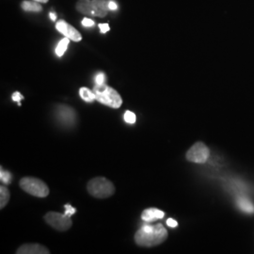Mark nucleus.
<instances>
[{
    "mask_svg": "<svg viewBox=\"0 0 254 254\" xmlns=\"http://www.w3.org/2000/svg\"><path fill=\"white\" fill-rule=\"evenodd\" d=\"M168 237V232L162 224L144 225L136 231L134 239L137 246L153 248L162 244Z\"/></svg>",
    "mask_w": 254,
    "mask_h": 254,
    "instance_id": "1",
    "label": "nucleus"
},
{
    "mask_svg": "<svg viewBox=\"0 0 254 254\" xmlns=\"http://www.w3.org/2000/svg\"><path fill=\"white\" fill-rule=\"evenodd\" d=\"M96 101L111 109H119L123 105V99L118 91L106 84L95 85L93 88Z\"/></svg>",
    "mask_w": 254,
    "mask_h": 254,
    "instance_id": "2",
    "label": "nucleus"
},
{
    "mask_svg": "<svg viewBox=\"0 0 254 254\" xmlns=\"http://www.w3.org/2000/svg\"><path fill=\"white\" fill-rule=\"evenodd\" d=\"M87 190L94 198L107 199L114 194L115 187L105 177H95L88 183Z\"/></svg>",
    "mask_w": 254,
    "mask_h": 254,
    "instance_id": "3",
    "label": "nucleus"
},
{
    "mask_svg": "<svg viewBox=\"0 0 254 254\" xmlns=\"http://www.w3.org/2000/svg\"><path fill=\"white\" fill-rule=\"evenodd\" d=\"M20 188L28 194L38 197L46 198L49 195V188L46 183L34 177H24L19 183Z\"/></svg>",
    "mask_w": 254,
    "mask_h": 254,
    "instance_id": "4",
    "label": "nucleus"
},
{
    "mask_svg": "<svg viewBox=\"0 0 254 254\" xmlns=\"http://www.w3.org/2000/svg\"><path fill=\"white\" fill-rule=\"evenodd\" d=\"M44 218L47 224L60 232L68 231L73 226L72 219L65 214H61L58 212H48Z\"/></svg>",
    "mask_w": 254,
    "mask_h": 254,
    "instance_id": "5",
    "label": "nucleus"
},
{
    "mask_svg": "<svg viewBox=\"0 0 254 254\" xmlns=\"http://www.w3.org/2000/svg\"><path fill=\"white\" fill-rule=\"evenodd\" d=\"M210 151L208 147L203 142H196L191 146L190 149L187 152L186 157L190 162L193 163H205L208 160Z\"/></svg>",
    "mask_w": 254,
    "mask_h": 254,
    "instance_id": "6",
    "label": "nucleus"
},
{
    "mask_svg": "<svg viewBox=\"0 0 254 254\" xmlns=\"http://www.w3.org/2000/svg\"><path fill=\"white\" fill-rule=\"evenodd\" d=\"M56 117L64 127H73L76 122V112L69 106L59 105L56 109Z\"/></svg>",
    "mask_w": 254,
    "mask_h": 254,
    "instance_id": "7",
    "label": "nucleus"
},
{
    "mask_svg": "<svg viewBox=\"0 0 254 254\" xmlns=\"http://www.w3.org/2000/svg\"><path fill=\"white\" fill-rule=\"evenodd\" d=\"M56 28L62 33L64 36L69 38L70 40H72L73 42H80L82 40L81 34L78 32V30H76L73 26L69 25L67 22H65L64 20H60L57 25Z\"/></svg>",
    "mask_w": 254,
    "mask_h": 254,
    "instance_id": "8",
    "label": "nucleus"
},
{
    "mask_svg": "<svg viewBox=\"0 0 254 254\" xmlns=\"http://www.w3.org/2000/svg\"><path fill=\"white\" fill-rule=\"evenodd\" d=\"M17 254H49L50 251L45 246L40 245L38 243L24 244L19 247L16 251Z\"/></svg>",
    "mask_w": 254,
    "mask_h": 254,
    "instance_id": "9",
    "label": "nucleus"
},
{
    "mask_svg": "<svg viewBox=\"0 0 254 254\" xmlns=\"http://www.w3.org/2000/svg\"><path fill=\"white\" fill-rule=\"evenodd\" d=\"M94 16L97 17H105L109 12V1L107 0H91Z\"/></svg>",
    "mask_w": 254,
    "mask_h": 254,
    "instance_id": "10",
    "label": "nucleus"
},
{
    "mask_svg": "<svg viewBox=\"0 0 254 254\" xmlns=\"http://www.w3.org/2000/svg\"><path fill=\"white\" fill-rule=\"evenodd\" d=\"M165 213L163 211L157 208H147L141 214V219L146 222H153L156 219L164 218Z\"/></svg>",
    "mask_w": 254,
    "mask_h": 254,
    "instance_id": "11",
    "label": "nucleus"
},
{
    "mask_svg": "<svg viewBox=\"0 0 254 254\" xmlns=\"http://www.w3.org/2000/svg\"><path fill=\"white\" fill-rule=\"evenodd\" d=\"M76 9L85 15L94 16V10L91 0H78L76 3Z\"/></svg>",
    "mask_w": 254,
    "mask_h": 254,
    "instance_id": "12",
    "label": "nucleus"
},
{
    "mask_svg": "<svg viewBox=\"0 0 254 254\" xmlns=\"http://www.w3.org/2000/svg\"><path fill=\"white\" fill-rule=\"evenodd\" d=\"M237 206L241 209L243 212L248 213V214H254V204L250 200H248L247 198L243 197H239L236 200Z\"/></svg>",
    "mask_w": 254,
    "mask_h": 254,
    "instance_id": "13",
    "label": "nucleus"
},
{
    "mask_svg": "<svg viewBox=\"0 0 254 254\" xmlns=\"http://www.w3.org/2000/svg\"><path fill=\"white\" fill-rule=\"evenodd\" d=\"M10 194L9 191L6 187L1 186L0 187V208L3 209L9 202Z\"/></svg>",
    "mask_w": 254,
    "mask_h": 254,
    "instance_id": "14",
    "label": "nucleus"
},
{
    "mask_svg": "<svg viewBox=\"0 0 254 254\" xmlns=\"http://www.w3.org/2000/svg\"><path fill=\"white\" fill-rule=\"evenodd\" d=\"M21 6L26 11L39 12L42 10V6L40 4H38L36 1H24V2H22Z\"/></svg>",
    "mask_w": 254,
    "mask_h": 254,
    "instance_id": "15",
    "label": "nucleus"
},
{
    "mask_svg": "<svg viewBox=\"0 0 254 254\" xmlns=\"http://www.w3.org/2000/svg\"><path fill=\"white\" fill-rule=\"evenodd\" d=\"M79 95H80L82 99L85 102H87V103H92L93 101L96 100L94 92L91 91V90H89L88 88H85V87H83L79 90Z\"/></svg>",
    "mask_w": 254,
    "mask_h": 254,
    "instance_id": "16",
    "label": "nucleus"
},
{
    "mask_svg": "<svg viewBox=\"0 0 254 254\" xmlns=\"http://www.w3.org/2000/svg\"><path fill=\"white\" fill-rule=\"evenodd\" d=\"M69 43H70V39L69 38H64L57 46L56 48V54L58 57H63L64 53L66 52L68 46H69Z\"/></svg>",
    "mask_w": 254,
    "mask_h": 254,
    "instance_id": "17",
    "label": "nucleus"
},
{
    "mask_svg": "<svg viewBox=\"0 0 254 254\" xmlns=\"http://www.w3.org/2000/svg\"><path fill=\"white\" fill-rule=\"evenodd\" d=\"M12 179V175L11 173H9L8 171H5L3 168L0 169V180L2 183L9 185Z\"/></svg>",
    "mask_w": 254,
    "mask_h": 254,
    "instance_id": "18",
    "label": "nucleus"
},
{
    "mask_svg": "<svg viewBox=\"0 0 254 254\" xmlns=\"http://www.w3.org/2000/svg\"><path fill=\"white\" fill-rule=\"evenodd\" d=\"M124 119H125V121L127 122V124L134 125L136 123V114L134 112H132V111L127 110V111L125 112V114H124Z\"/></svg>",
    "mask_w": 254,
    "mask_h": 254,
    "instance_id": "19",
    "label": "nucleus"
},
{
    "mask_svg": "<svg viewBox=\"0 0 254 254\" xmlns=\"http://www.w3.org/2000/svg\"><path fill=\"white\" fill-rule=\"evenodd\" d=\"M64 208H65V215L66 216H68V217H72L73 215L75 214V212H76V209L73 208V206L71 205V204H69V203H67V204H65L64 205Z\"/></svg>",
    "mask_w": 254,
    "mask_h": 254,
    "instance_id": "20",
    "label": "nucleus"
},
{
    "mask_svg": "<svg viewBox=\"0 0 254 254\" xmlns=\"http://www.w3.org/2000/svg\"><path fill=\"white\" fill-rule=\"evenodd\" d=\"M11 99L14 102H17L19 107H21V100L24 99V96L19 92V91H15L12 96H11Z\"/></svg>",
    "mask_w": 254,
    "mask_h": 254,
    "instance_id": "21",
    "label": "nucleus"
},
{
    "mask_svg": "<svg viewBox=\"0 0 254 254\" xmlns=\"http://www.w3.org/2000/svg\"><path fill=\"white\" fill-rule=\"evenodd\" d=\"M106 81V75L104 73H97V75L95 76V83L97 85H102V84H105Z\"/></svg>",
    "mask_w": 254,
    "mask_h": 254,
    "instance_id": "22",
    "label": "nucleus"
},
{
    "mask_svg": "<svg viewBox=\"0 0 254 254\" xmlns=\"http://www.w3.org/2000/svg\"><path fill=\"white\" fill-rule=\"evenodd\" d=\"M82 25H83L84 27H93V26H94V22H93L91 19L84 18L83 19V21H82Z\"/></svg>",
    "mask_w": 254,
    "mask_h": 254,
    "instance_id": "23",
    "label": "nucleus"
},
{
    "mask_svg": "<svg viewBox=\"0 0 254 254\" xmlns=\"http://www.w3.org/2000/svg\"><path fill=\"white\" fill-rule=\"evenodd\" d=\"M167 225L171 228L177 227V226H178V222H177L176 220H174L173 218H169V219L167 220Z\"/></svg>",
    "mask_w": 254,
    "mask_h": 254,
    "instance_id": "24",
    "label": "nucleus"
},
{
    "mask_svg": "<svg viewBox=\"0 0 254 254\" xmlns=\"http://www.w3.org/2000/svg\"><path fill=\"white\" fill-rule=\"evenodd\" d=\"M99 28H100L102 33H107L108 31H109V29H110L109 24H100L99 25Z\"/></svg>",
    "mask_w": 254,
    "mask_h": 254,
    "instance_id": "25",
    "label": "nucleus"
},
{
    "mask_svg": "<svg viewBox=\"0 0 254 254\" xmlns=\"http://www.w3.org/2000/svg\"><path fill=\"white\" fill-rule=\"evenodd\" d=\"M109 7L110 10H116L118 9V5L114 1H109Z\"/></svg>",
    "mask_w": 254,
    "mask_h": 254,
    "instance_id": "26",
    "label": "nucleus"
},
{
    "mask_svg": "<svg viewBox=\"0 0 254 254\" xmlns=\"http://www.w3.org/2000/svg\"><path fill=\"white\" fill-rule=\"evenodd\" d=\"M49 17L51 18L52 21H56L57 20V15H56V13H54V12H50L49 13Z\"/></svg>",
    "mask_w": 254,
    "mask_h": 254,
    "instance_id": "27",
    "label": "nucleus"
},
{
    "mask_svg": "<svg viewBox=\"0 0 254 254\" xmlns=\"http://www.w3.org/2000/svg\"><path fill=\"white\" fill-rule=\"evenodd\" d=\"M33 1H36V2H40V3H46V2H48V0H33Z\"/></svg>",
    "mask_w": 254,
    "mask_h": 254,
    "instance_id": "28",
    "label": "nucleus"
}]
</instances>
